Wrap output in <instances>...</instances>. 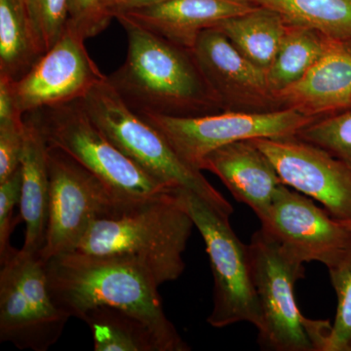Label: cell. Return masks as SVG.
I'll return each mask as SVG.
<instances>
[{
	"label": "cell",
	"mask_w": 351,
	"mask_h": 351,
	"mask_svg": "<svg viewBox=\"0 0 351 351\" xmlns=\"http://www.w3.org/2000/svg\"><path fill=\"white\" fill-rule=\"evenodd\" d=\"M44 265L51 298L69 317L82 319L96 306L119 307L147 322L166 351L191 350L164 313L158 285L135 263L75 251Z\"/></svg>",
	"instance_id": "6da1fadb"
},
{
	"label": "cell",
	"mask_w": 351,
	"mask_h": 351,
	"mask_svg": "<svg viewBox=\"0 0 351 351\" xmlns=\"http://www.w3.org/2000/svg\"><path fill=\"white\" fill-rule=\"evenodd\" d=\"M126 59L108 82L136 112L172 117L213 113L218 103L201 75L191 50L147 31L122 15Z\"/></svg>",
	"instance_id": "7a4b0ae2"
},
{
	"label": "cell",
	"mask_w": 351,
	"mask_h": 351,
	"mask_svg": "<svg viewBox=\"0 0 351 351\" xmlns=\"http://www.w3.org/2000/svg\"><path fill=\"white\" fill-rule=\"evenodd\" d=\"M179 191L143 201L113 218L97 219L75 251L135 263L158 287L177 280L186 269L182 255L195 228Z\"/></svg>",
	"instance_id": "3957f363"
},
{
	"label": "cell",
	"mask_w": 351,
	"mask_h": 351,
	"mask_svg": "<svg viewBox=\"0 0 351 351\" xmlns=\"http://www.w3.org/2000/svg\"><path fill=\"white\" fill-rule=\"evenodd\" d=\"M80 101L94 123L147 175L172 191H191L219 213L232 216L230 203L201 171L176 154L160 132L127 105L108 82V75Z\"/></svg>",
	"instance_id": "277c9868"
},
{
	"label": "cell",
	"mask_w": 351,
	"mask_h": 351,
	"mask_svg": "<svg viewBox=\"0 0 351 351\" xmlns=\"http://www.w3.org/2000/svg\"><path fill=\"white\" fill-rule=\"evenodd\" d=\"M248 248L262 315L260 346L274 351H325L332 325L304 317L295 302L304 263L262 228L254 233Z\"/></svg>",
	"instance_id": "5b68a950"
},
{
	"label": "cell",
	"mask_w": 351,
	"mask_h": 351,
	"mask_svg": "<svg viewBox=\"0 0 351 351\" xmlns=\"http://www.w3.org/2000/svg\"><path fill=\"white\" fill-rule=\"evenodd\" d=\"M27 114L38 124L48 147L73 157L122 199L145 201L177 193L120 151L90 119L80 100Z\"/></svg>",
	"instance_id": "8992f818"
},
{
	"label": "cell",
	"mask_w": 351,
	"mask_h": 351,
	"mask_svg": "<svg viewBox=\"0 0 351 351\" xmlns=\"http://www.w3.org/2000/svg\"><path fill=\"white\" fill-rule=\"evenodd\" d=\"M48 171L49 211L45 241L38 253L43 262L75 252L97 219L113 218L143 202L122 199L56 147H48Z\"/></svg>",
	"instance_id": "52a82bcc"
},
{
	"label": "cell",
	"mask_w": 351,
	"mask_h": 351,
	"mask_svg": "<svg viewBox=\"0 0 351 351\" xmlns=\"http://www.w3.org/2000/svg\"><path fill=\"white\" fill-rule=\"evenodd\" d=\"M179 196L202 235L213 274V308L207 322L214 328L249 322L258 329L262 315L248 245L233 232L230 217L219 213L191 191H180Z\"/></svg>",
	"instance_id": "ba28073f"
},
{
	"label": "cell",
	"mask_w": 351,
	"mask_h": 351,
	"mask_svg": "<svg viewBox=\"0 0 351 351\" xmlns=\"http://www.w3.org/2000/svg\"><path fill=\"white\" fill-rule=\"evenodd\" d=\"M137 113L160 132L184 162L199 171L205 157L219 147L240 141L295 136L317 120L293 108L225 110L197 117Z\"/></svg>",
	"instance_id": "9c48e42d"
},
{
	"label": "cell",
	"mask_w": 351,
	"mask_h": 351,
	"mask_svg": "<svg viewBox=\"0 0 351 351\" xmlns=\"http://www.w3.org/2000/svg\"><path fill=\"white\" fill-rule=\"evenodd\" d=\"M48 288L38 253L21 249L0 269V341L21 350L47 351L61 338L69 319Z\"/></svg>",
	"instance_id": "30bf717a"
},
{
	"label": "cell",
	"mask_w": 351,
	"mask_h": 351,
	"mask_svg": "<svg viewBox=\"0 0 351 351\" xmlns=\"http://www.w3.org/2000/svg\"><path fill=\"white\" fill-rule=\"evenodd\" d=\"M276 168L284 184L318 201L332 218L351 221V167L297 136L251 140Z\"/></svg>",
	"instance_id": "8fae6325"
},
{
	"label": "cell",
	"mask_w": 351,
	"mask_h": 351,
	"mask_svg": "<svg viewBox=\"0 0 351 351\" xmlns=\"http://www.w3.org/2000/svg\"><path fill=\"white\" fill-rule=\"evenodd\" d=\"M258 219L263 230L304 263L318 262L329 269L351 247L350 230L286 184Z\"/></svg>",
	"instance_id": "7c38bea8"
},
{
	"label": "cell",
	"mask_w": 351,
	"mask_h": 351,
	"mask_svg": "<svg viewBox=\"0 0 351 351\" xmlns=\"http://www.w3.org/2000/svg\"><path fill=\"white\" fill-rule=\"evenodd\" d=\"M85 38L66 27L63 36L24 76L14 80V93L23 115L82 100L106 77L88 54Z\"/></svg>",
	"instance_id": "4fadbf2b"
},
{
	"label": "cell",
	"mask_w": 351,
	"mask_h": 351,
	"mask_svg": "<svg viewBox=\"0 0 351 351\" xmlns=\"http://www.w3.org/2000/svg\"><path fill=\"white\" fill-rule=\"evenodd\" d=\"M191 52L219 108L247 112L280 108L267 71L247 59L218 27L201 32Z\"/></svg>",
	"instance_id": "5bb4252c"
},
{
	"label": "cell",
	"mask_w": 351,
	"mask_h": 351,
	"mask_svg": "<svg viewBox=\"0 0 351 351\" xmlns=\"http://www.w3.org/2000/svg\"><path fill=\"white\" fill-rule=\"evenodd\" d=\"M257 8L249 0H164L117 15L191 51L205 29Z\"/></svg>",
	"instance_id": "9a60e30c"
},
{
	"label": "cell",
	"mask_w": 351,
	"mask_h": 351,
	"mask_svg": "<svg viewBox=\"0 0 351 351\" xmlns=\"http://www.w3.org/2000/svg\"><path fill=\"white\" fill-rule=\"evenodd\" d=\"M276 99L279 108L316 119L351 108V51L332 43L319 61Z\"/></svg>",
	"instance_id": "2e32d148"
},
{
	"label": "cell",
	"mask_w": 351,
	"mask_h": 351,
	"mask_svg": "<svg viewBox=\"0 0 351 351\" xmlns=\"http://www.w3.org/2000/svg\"><path fill=\"white\" fill-rule=\"evenodd\" d=\"M213 173L258 218L270 206L284 182L269 159L252 141H240L208 154L201 171Z\"/></svg>",
	"instance_id": "e0dca14e"
},
{
	"label": "cell",
	"mask_w": 351,
	"mask_h": 351,
	"mask_svg": "<svg viewBox=\"0 0 351 351\" xmlns=\"http://www.w3.org/2000/svg\"><path fill=\"white\" fill-rule=\"evenodd\" d=\"M25 117L24 149L21 158V219L25 226L23 250L39 253L45 241L49 211L48 145L31 115Z\"/></svg>",
	"instance_id": "ac0fdd59"
},
{
	"label": "cell",
	"mask_w": 351,
	"mask_h": 351,
	"mask_svg": "<svg viewBox=\"0 0 351 351\" xmlns=\"http://www.w3.org/2000/svg\"><path fill=\"white\" fill-rule=\"evenodd\" d=\"M43 54L27 0H0V75L20 80Z\"/></svg>",
	"instance_id": "d6986e66"
},
{
	"label": "cell",
	"mask_w": 351,
	"mask_h": 351,
	"mask_svg": "<svg viewBox=\"0 0 351 351\" xmlns=\"http://www.w3.org/2000/svg\"><path fill=\"white\" fill-rule=\"evenodd\" d=\"M80 320L91 330L95 351H166L147 322L119 307H94Z\"/></svg>",
	"instance_id": "ffe728a7"
},
{
	"label": "cell",
	"mask_w": 351,
	"mask_h": 351,
	"mask_svg": "<svg viewBox=\"0 0 351 351\" xmlns=\"http://www.w3.org/2000/svg\"><path fill=\"white\" fill-rule=\"evenodd\" d=\"M351 51V0H249Z\"/></svg>",
	"instance_id": "44dd1931"
},
{
	"label": "cell",
	"mask_w": 351,
	"mask_h": 351,
	"mask_svg": "<svg viewBox=\"0 0 351 351\" xmlns=\"http://www.w3.org/2000/svg\"><path fill=\"white\" fill-rule=\"evenodd\" d=\"M288 25L274 11L258 7L255 10L232 18L217 25L252 63L269 68L282 43Z\"/></svg>",
	"instance_id": "7402d4cb"
},
{
	"label": "cell",
	"mask_w": 351,
	"mask_h": 351,
	"mask_svg": "<svg viewBox=\"0 0 351 351\" xmlns=\"http://www.w3.org/2000/svg\"><path fill=\"white\" fill-rule=\"evenodd\" d=\"M332 43L313 29L288 25L282 43L267 71V83L274 96L299 80L319 61Z\"/></svg>",
	"instance_id": "603a6c76"
},
{
	"label": "cell",
	"mask_w": 351,
	"mask_h": 351,
	"mask_svg": "<svg viewBox=\"0 0 351 351\" xmlns=\"http://www.w3.org/2000/svg\"><path fill=\"white\" fill-rule=\"evenodd\" d=\"M328 270L338 307L325 351H351V247Z\"/></svg>",
	"instance_id": "cb8c5ba5"
},
{
	"label": "cell",
	"mask_w": 351,
	"mask_h": 351,
	"mask_svg": "<svg viewBox=\"0 0 351 351\" xmlns=\"http://www.w3.org/2000/svg\"><path fill=\"white\" fill-rule=\"evenodd\" d=\"M295 136L322 147L351 167V108L315 120Z\"/></svg>",
	"instance_id": "d4e9b609"
},
{
	"label": "cell",
	"mask_w": 351,
	"mask_h": 351,
	"mask_svg": "<svg viewBox=\"0 0 351 351\" xmlns=\"http://www.w3.org/2000/svg\"><path fill=\"white\" fill-rule=\"evenodd\" d=\"M44 53L63 36L68 24L69 0H27Z\"/></svg>",
	"instance_id": "484cf974"
},
{
	"label": "cell",
	"mask_w": 351,
	"mask_h": 351,
	"mask_svg": "<svg viewBox=\"0 0 351 351\" xmlns=\"http://www.w3.org/2000/svg\"><path fill=\"white\" fill-rule=\"evenodd\" d=\"M114 18L110 0H69L66 27L85 39L107 29Z\"/></svg>",
	"instance_id": "4316f807"
},
{
	"label": "cell",
	"mask_w": 351,
	"mask_h": 351,
	"mask_svg": "<svg viewBox=\"0 0 351 351\" xmlns=\"http://www.w3.org/2000/svg\"><path fill=\"white\" fill-rule=\"evenodd\" d=\"M21 166L19 169L5 181L0 182V265L16 250L10 245L16 221L14 209L21 199Z\"/></svg>",
	"instance_id": "83f0119b"
},
{
	"label": "cell",
	"mask_w": 351,
	"mask_h": 351,
	"mask_svg": "<svg viewBox=\"0 0 351 351\" xmlns=\"http://www.w3.org/2000/svg\"><path fill=\"white\" fill-rule=\"evenodd\" d=\"M25 122L0 125V182L10 178L21 166Z\"/></svg>",
	"instance_id": "f1b7e54d"
},
{
	"label": "cell",
	"mask_w": 351,
	"mask_h": 351,
	"mask_svg": "<svg viewBox=\"0 0 351 351\" xmlns=\"http://www.w3.org/2000/svg\"><path fill=\"white\" fill-rule=\"evenodd\" d=\"M25 117L20 112L14 93V80L0 75V125L23 123Z\"/></svg>",
	"instance_id": "f546056e"
},
{
	"label": "cell",
	"mask_w": 351,
	"mask_h": 351,
	"mask_svg": "<svg viewBox=\"0 0 351 351\" xmlns=\"http://www.w3.org/2000/svg\"><path fill=\"white\" fill-rule=\"evenodd\" d=\"M162 1L164 0H110V4L115 18L117 14L156 5Z\"/></svg>",
	"instance_id": "4dcf8cb0"
},
{
	"label": "cell",
	"mask_w": 351,
	"mask_h": 351,
	"mask_svg": "<svg viewBox=\"0 0 351 351\" xmlns=\"http://www.w3.org/2000/svg\"><path fill=\"white\" fill-rule=\"evenodd\" d=\"M341 225L345 226L346 228L351 230V221H339Z\"/></svg>",
	"instance_id": "1f68e13d"
}]
</instances>
